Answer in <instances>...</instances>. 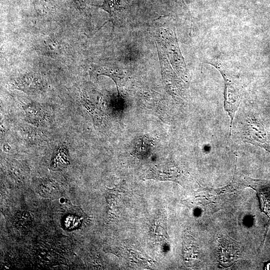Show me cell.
Segmentation results:
<instances>
[{"label":"cell","mask_w":270,"mask_h":270,"mask_svg":"<svg viewBox=\"0 0 270 270\" xmlns=\"http://www.w3.org/2000/svg\"><path fill=\"white\" fill-rule=\"evenodd\" d=\"M240 136L244 142L263 148L270 153V134L261 120L254 115L245 118Z\"/></svg>","instance_id":"cell-1"},{"label":"cell","mask_w":270,"mask_h":270,"mask_svg":"<svg viewBox=\"0 0 270 270\" xmlns=\"http://www.w3.org/2000/svg\"><path fill=\"white\" fill-rule=\"evenodd\" d=\"M225 80V92L224 107L231 119L230 137L231 136L232 128L236 112L237 111L241 100V95L239 90L234 87L232 82L226 75L222 74Z\"/></svg>","instance_id":"cell-2"},{"label":"cell","mask_w":270,"mask_h":270,"mask_svg":"<svg viewBox=\"0 0 270 270\" xmlns=\"http://www.w3.org/2000/svg\"><path fill=\"white\" fill-rule=\"evenodd\" d=\"M15 84L18 89L30 93L42 91L44 87L41 78L32 74L25 75L18 79Z\"/></svg>","instance_id":"cell-3"},{"label":"cell","mask_w":270,"mask_h":270,"mask_svg":"<svg viewBox=\"0 0 270 270\" xmlns=\"http://www.w3.org/2000/svg\"><path fill=\"white\" fill-rule=\"evenodd\" d=\"M68 152L65 146H61L54 153L50 167L53 171L63 169L69 164Z\"/></svg>","instance_id":"cell-4"},{"label":"cell","mask_w":270,"mask_h":270,"mask_svg":"<svg viewBox=\"0 0 270 270\" xmlns=\"http://www.w3.org/2000/svg\"><path fill=\"white\" fill-rule=\"evenodd\" d=\"M102 7L109 13L111 20L113 23H114L118 13L122 9L120 0H105Z\"/></svg>","instance_id":"cell-5"},{"label":"cell","mask_w":270,"mask_h":270,"mask_svg":"<svg viewBox=\"0 0 270 270\" xmlns=\"http://www.w3.org/2000/svg\"><path fill=\"white\" fill-rule=\"evenodd\" d=\"M98 75H104L111 78L115 82L117 88L123 79L122 75L119 72L108 68H101L98 71Z\"/></svg>","instance_id":"cell-6"},{"label":"cell","mask_w":270,"mask_h":270,"mask_svg":"<svg viewBox=\"0 0 270 270\" xmlns=\"http://www.w3.org/2000/svg\"><path fill=\"white\" fill-rule=\"evenodd\" d=\"M182 1H183V0H182Z\"/></svg>","instance_id":"cell-7"}]
</instances>
